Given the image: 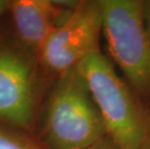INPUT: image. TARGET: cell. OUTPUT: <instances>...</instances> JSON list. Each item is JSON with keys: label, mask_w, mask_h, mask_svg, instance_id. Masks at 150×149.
Returning <instances> with one entry per match:
<instances>
[{"label": "cell", "mask_w": 150, "mask_h": 149, "mask_svg": "<svg viewBox=\"0 0 150 149\" xmlns=\"http://www.w3.org/2000/svg\"><path fill=\"white\" fill-rule=\"evenodd\" d=\"M79 2L9 1L8 11L11 14L18 44L37 57L46 41L72 15Z\"/></svg>", "instance_id": "8992f818"}, {"label": "cell", "mask_w": 150, "mask_h": 149, "mask_svg": "<svg viewBox=\"0 0 150 149\" xmlns=\"http://www.w3.org/2000/svg\"><path fill=\"white\" fill-rule=\"evenodd\" d=\"M83 76L103 120L107 136L121 149H142L150 138V110L118 76L103 53H94L76 66Z\"/></svg>", "instance_id": "6da1fadb"}, {"label": "cell", "mask_w": 150, "mask_h": 149, "mask_svg": "<svg viewBox=\"0 0 150 149\" xmlns=\"http://www.w3.org/2000/svg\"><path fill=\"white\" fill-rule=\"evenodd\" d=\"M0 149H47L24 131L0 122Z\"/></svg>", "instance_id": "52a82bcc"}, {"label": "cell", "mask_w": 150, "mask_h": 149, "mask_svg": "<svg viewBox=\"0 0 150 149\" xmlns=\"http://www.w3.org/2000/svg\"><path fill=\"white\" fill-rule=\"evenodd\" d=\"M84 149H121L110 138L105 136L104 138L99 139L95 143L89 145Z\"/></svg>", "instance_id": "ba28073f"}, {"label": "cell", "mask_w": 150, "mask_h": 149, "mask_svg": "<svg viewBox=\"0 0 150 149\" xmlns=\"http://www.w3.org/2000/svg\"><path fill=\"white\" fill-rule=\"evenodd\" d=\"M143 16H144V23L148 36L150 38V0L143 1Z\"/></svg>", "instance_id": "9c48e42d"}, {"label": "cell", "mask_w": 150, "mask_h": 149, "mask_svg": "<svg viewBox=\"0 0 150 149\" xmlns=\"http://www.w3.org/2000/svg\"><path fill=\"white\" fill-rule=\"evenodd\" d=\"M103 17L101 0L79 1L72 15L41 49L37 60L44 71L57 78L89 55L100 53Z\"/></svg>", "instance_id": "277c9868"}, {"label": "cell", "mask_w": 150, "mask_h": 149, "mask_svg": "<svg viewBox=\"0 0 150 149\" xmlns=\"http://www.w3.org/2000/svg\"><path fill=\"white\" fill-rule=\"evenodd\" d=\"M142 149H150V138L145 142V144L143 145V147Z\"/></svg>", "instance_id": "8fae6325"}, {"label": "cell", "mask_w": 150, "mask_h": 149, "mask_svg": "<svg viewBox=\"0 0 150 149\" xmlns=\"http://www.w3.org/2000/svg\"><path fill=\"white\" fill-rule=\"evenodd\" d=\"M8 7H9V1L0 0V16L4 14L6 11H8Z\"/></svg>", "instance_id": "30bf717a"}, {"label": "cell", "mask_w": 150, "mask_h": 149, "mask_svg": "<svg viewBox=\"0 0 150 149\" xmlns=\"http://www.w3.org/2000/svg\"><path fill=\"white\" fill-rule=\"evenodd\" d=\"M35 59L20 44L0 46V122L24 132L32 131L37 118Z\"/></svg>", "instance_id": "5b68a950"}, {"label": "cell", "mask_w": 150, "mask_h": 149, "mask_svg": "<svg viewBox=\"0 0 150 149\" xmlns=\"http://www.w3.org/2000/svg\"><path fill=\"white\" fill-rule=\"evenodd\" d=\"M108 52L142 101H150V38L142 0H101Z\"/></svg>", "instance_id": "3957f363"}, {"label": "cell", "mask_w": 150, "mask_h": 149, "mask_svg": "<svg viewBox=\"0 0 150 149\" xmlns=\"http://www.w3.org/2000/svg\"><path fill=\"white\" fill-rule=\"evenodd\" d=\"M105 136L100 112L78 67L57 77L45 105L41 143L47 149H84Z\"/></svg>", "instance_id": "7a4b0ae2"}]
</instances>
